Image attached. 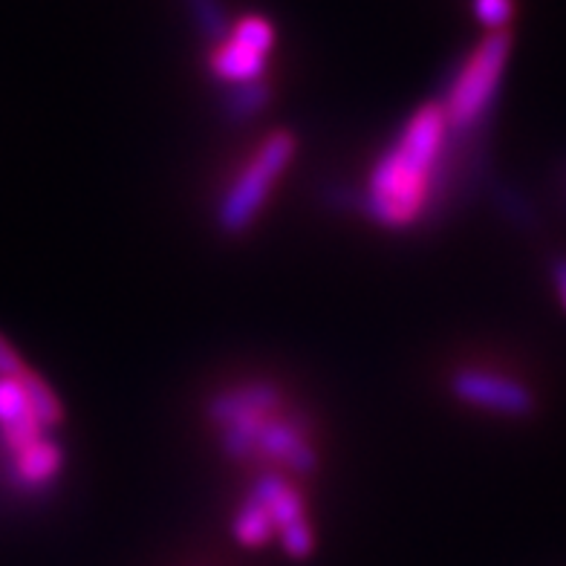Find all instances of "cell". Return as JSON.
Here are the masks:
<instances>
[{
	"mask_svg": "<svg viewBox=\"0 0 566 566\" xmlns=\"http://www.w3.org/2000/svg\"><path fill=\"white\" fill-rule=\"evenodd\" d=\"M451 130L442 102L419 107L376 165L361 195V209L381 229H410L431 197L437 165Z\"/></svg>",
	"mask_w": 566,
	"mask_h": 566,
	"instance_id": "obj_1",
	"label": "cell"
},
{
	"mask_svg": "<svg viewBox=\"0 0 566 566\" xmlns=\"http://www.w3.org/2000/svg\"><path fill=\"white\" fill-rule=\"evenodd\" d=\"M295 148H298V139L290 130H275L263 139L258 154L249 159L247 168L238 174V179L231 182V188L220 200L217 223L226 234H240L254 223V217L266 206L281 174L290 168Z\"/></svg>",
	"mask_w": 566,
	"mask_h": 566,
	"instance_id": "obj_2",
	"label": "cell"
},
{
	"mask_svg": "<svg viewBox=\"0 0 566 566\" xmlns=\"http://www.w3.org/2000/svg\"><path fill=\"white\" fill-rule=\"evenodd\" d=\"M509 53H512L509 30L489 32L483 38V44H478V50L457 70L446 102H442L448 125L454 130H469V127L485 119V113H489L494 96H497L500 82H503V73H506Z\"/></svg>",
	"mask_w": 566,
	"mask_h": 566,
	"instance_id": "obj_3",
	"label": "cell"
},
{
	"mask_svg": "<svg viewBox=\"0 0 566 566\" xmlns=\"http://www.w3.org/2000/svg\"><path fill=\"white\" fill-rule=\"evenodd\" d=\"M283 410V394L272 381H243L220 390L209 402V422L220 431V448L234 462L254 460V442L269 417Z\"/></svg>",
	"mask_w": 566,
	"mask_h": 566,
	"instance_id": "obj_4",
	"label": "cell"
},
{
	"mask_svg": "<svg viewBox=\"0 0 566 566\" xmlns=\"http://www.w3.org/2000/svg\"><path fill=\"white\" fill-rule=\"evenodd\" d=\"M275 46V27L263 15L240 18L220 44L211 46L209 70L217 82L238 84L261 82L266 70V55Z\"/></svg>",
	"mask_w": 566,
	"mask_h": 566,
	"instance_id": "obj_5",
	"label": "cell"
},
{
	"mask_svg": "<svg viewBox=\"0 0 566 566\" xmlns=\"http://www.w3.org/2000/svg\"><path fill=\"white\" fill-rule=\"evenodd\" d=\"M451 394L465 405L494 410L503 417H530L535 410V396L517 379L489 370H460L451 376Z\"/></svg>",
	"mask_w": 566,
	"mask_h": 566,
	"instance_id": "obj_6",
	"label": "cell"
},
{
	"mask_svg": "<svg viewBox=\"0 0 566 566\" xmlns=\"http://www.w3.org/2000/svg\"><path fill=\"white\" fill-rule=\"evenodd\" d=\"M21 376L18 379H0V440H3L12 460L46 440V428L38 422L35 410L27 399V390H23Z\"/></svg>",
	"mask_w": 566,
	"mask_h": 566,
	"instance_id": "obj_7",
	"label": "cell"
},
{
	"mask_svg": "<svg viewBox=\"0 0 566 566\" xmlns=\"http://www.w3.org/2000/svg\"><path fill=\"white\" fill-rule=\"evenodd\" d=\"M61 465H64L61 448L55 442L44 440L12 460V480L27 492H35V489H44V485L59 478Z\"/></svg>",
	"mask_w": 566,
	"mask_h": 566,
	"instance_id": "obj_8",
	"label": "cell"
},
{
	"mask_svg": "<svg viewBox=\"0 0 566 566\" xmlns=\"http://www.w3.org/2000/svg\"><path fill=\"white\" fill-rule=\"evenodd\" d=\"M277 532L275 521H272V514L269 509L263 506L261 500H254L249 494L243 500V506L238 509L234 514V521H231V535L238 541L240 546H247V549H254V546H263L272 541V535Z\"/></svg>",
	"mask_w": 566,
	"mask_h": 566,
	"instance_id": "obj_9",
	"label": "cell"
},
{
	"mask_svg": "<svg viewBox=\"0 0 566 566\" xmlns=\"http://www.w3.org/2000/svg\"><path fill=\"white\" fill-rule=\"evenodd\" d=\"M269 96H272V90L263 78L252 84H238V87H229V93H226L223 111L231 122L252 119L269 105Z\"/></svg>",
	"mask_w": 566,
	"mask_h": 566,
	"instance_id": "obj_10",
	"label": "cell"
},
{
	"mask_svg": "<svg viewBox=\"0 0 566 566\" xmlns=\"http://www.w3.org/2000/svg\"><path fill=\"white\" fill-rule=\"evenodd\" d=\"M21 381H23V390H27V399H30L32 410H35L38 422L44 424V428H55V424H61V419H64V408H61L55 390L50 388L38 373H32L30 367L23 370Z\"/></svg>",
	"mask_w": 566,
	"mask_h": 566,
	"instance_id": "obj_11",
	"label": "cell"
},
{
	"mask_svg": "<svg viewBox=\"0 0 566 566\" xmlns=\"http://www.w3.org/2000/svg\"><path fill=\"white\" fill-rule=\"evenodd\" d=\"M186 7L191 12V21H195L197 32L206 41H211V46L220 44L229 35L231 23L229 15H226L223 0H186Z\"/></svg>",
	"mask_w": 566,
	"mask_h": 566,
	"instance_id": "obj_12",
	"label": "cell"
},
{
	"mask_svg": "<svg viewBox=\"0 0 566 566\" xmlns=\"http://www.w3.org/2000/svg\"><path fill=\"white\" fill-rule=\"evenodd\" d=\"M474 15L492 32H506L514 15V0H474Z\"/></svg>",
	"mask_w": 566,
	"mask_h": 566,
	"instance_id": "obj_13",
	"label": "cell"
},
{
	"mask_svg": "<svg viewBox=\"0 0 566 566\" xmlns=\"http://www.w3.org/2000/svg\"><path fill=\"white\" fill-rule=\"evenodd\" d=\"M281 544L290 558H306V555H313L315 537L310 521L295 523V526H290L286 532H281Z\"/></svg>",
	"mask_w": 566,
	"mask_h": 566,
	"instance_id": "obj_14",
	"label": "cell"
},
{
	"mask_svg": "<svg viewBox=\"0 0 566 566\" xmlns=\"http://www.w3.org/2000/svg\"><path fill=\"white\" fill-rule=\"evenodd\" d=\"M23 370H27V365L21 361L15 347L0 336V379H18Z\"/></svg>",
	"mask_w": 566,
	"mask_h": 566,
	"instance_id": "obj_15",
	"label": "cell"
},
{
	"mask_svg": "<svg viewBox=\"0 0 566 566\" xmlns=\"http://www.w3.org/2000/svg\"><path fill=\"white\" fill-rule=\"evenodd\" d=\"M552 281H555L558 298L566 310V258H558V261L552 263Z\"/></svg>",
	"mask_w": 566,
	"mask_h": 566,
	"instance_id": "obj_16",
	"label": "cell"
}]
</instances>
